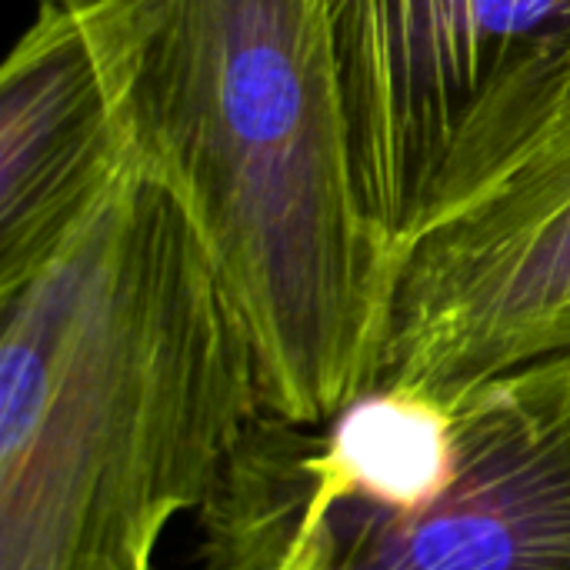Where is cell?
I'll return each mask as SVG.
<instances>
[{
    "mask_svg": "<svg viewBox=\"0 0 570 570\" xmlns=\"http://www.w3.org/2000/svg\"><path fill=\"white\" fill-rule=\"evenodd\" d=\"M87 37L130 157L190 214L304 428L377 387L394 261L347 180L324 0H40Z\"/></svg>",
    "mask_w": 570,
    "mask_h": 570,
    "instance_id": "obj_2",
    "label": "cell"
},
{
    "mask_svg": "<svg viewBox=\"0 0 570 570\" xmlns=\"http://www.w3.org/2000/svg\"><path fill=\"white\" fill-rule=\"evenodd\" d=\"M558 354H570V114L508 180L397 261L377 387L454 404Z\"/></svg>",
    "mask_w": 570,
    "mask_h": 570,
    "instance_id": "obj_5",
    "label": "cell"
},
{
    "mask_svg": "<svg viewBox=\"0 0 570 570\" xmlns=\"http://www.w3.org/2000/svg\"><path fill=\"white\" fill-rule=\"evenodd\" d=\"M130 167L83 30L40 3L0 70V294L40 271Z\"/></svg>",
    "mask_w": 570,
    "mask_h": 570,
    "instance_id": "obj_6",
    "label": "cell"
},
{
    "mask_svg": "<svg viewBox=\"0 0 570 570\" xmlns=\"http://www.w3.org/2000/svg\"><path fill=\"white\" fill-rule=\"evenodd\" d=\"M438 491L377 508L317 488L264 414L204 514V570H570V354L454 404Z\"/></svg>",
    "mask_w": 570,
    "mask_h": 570,
    "instance_id": "obj_4",
    "label": "cell"
},
{
    "mask_svg": "<svg viewBox=\"0 0 570 570\" xmlns=\"http://www.w3.org/2000/svg\"><path fill=\"white\" fill-rule=\"evenodd\" d=\"M267 414L250 327L137 164L0 294V570H157Z\"/></svg>",
    "mask_w": 570,
    "mask_h": 570,
    "instance_id": "obj_1",
    "label": "cell"
},
{
    "mask_svg": "<svg viewBox=\"0 0 570 570\" xmlns=\"http://www.w3.org/2000/svg\"><path fill=\"white\" fill-rule=\"evenodd\" d=\"M324 20L354 207L394 267L570 114V0H324Z\"/></svg>",
    "mask_w": 570,
    "mask_h": 570,
    "instance_id": "obj_3",
    "label": "cell"
}]
</instances>
